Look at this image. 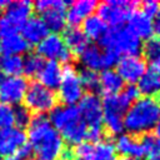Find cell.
Listing matches in <instances>:
<instances>
[{"label": "cell", "instance_id": "cell-46", "mask_svg": "<svg viewBox=\"0 0 160 160\" xmlns=\"http://www.w3.org/2000/svg\"><path fill=\"white\" fill-rule=\"evenodd\" d=\"M30 160H40V159H30Z\"/></svg>", "mask_w": 160, "mask_h": 160}, {"label": "cell", "instance_id": "cell-27", "mask_svg": "<svg viewBox=\"0 0 160 160\" xmlns=\"http://www.w3.org/2000/svg\"><path fill=\"white\" fill-rule=\"evenodd\" d=\"M84 34L88 36V39L91 40H96V41H101V39L105 36V34L108 32L109 28L108 25L96 15L92 14L90 16H88L84 21H82V29Z\"/></svg>", "mask_w": 160, "mask_h": 160}, {"label": "cell", "instance_id": "cell-15", "mask_svg": "<svg viewBox=\"0 0 160 160\" xmlns=\"http://www.w3.org/2000/svg\"><path fill=\"white\" fill-rule=\"evenodd\" d=\"M115 148L110 140H100L98 142L84 141L76 145L74 155L80 160H109L114 158Z\"/></svg>", "mask_w": 160, "mask_h": 160}, {"label": "cell", "instance_id": "cell-9", "mask_svg": "<svg viewBox=\"0 0 160 160\" xmlns=\"http://www.w3.org/2000/svg\"><path fill=\"white\" fill-rule=\"evenodd\" d=\"M68 2L62 0H38L32 4L35 10L42 14L41 20L48 28L49 32L58 34L64 30L66 25V8Z\"/></svg>", "mask_w": 160, "mask_h": 160}, {"label": "cell", "instance_id": "cell-5", "mask_svg": "<svg viewBox=\"0 0 160 160\" xmlns=\"http://www.w3.org/2000/svg\"><path fill=\"white\" fill-rule=\"evenodd\" d=\"M102 101V122L111 135H121L124 131V116L131 102L120 91L115 95H105Z\"/></svg>", "mask_w": 160, "mask_h": 160}, {"label": "cell", "instance_id": "cell-11", "mask_svg": "<svg viewBox=\"0 0 160 160\" xmlns=\"http://www.w3.org/2000/svg\"><path fill=\"white\" fill-rule=\"evenodd\" d=\"M79 56L84 69H89L96 72L99 70L104 71L112 69V66L116 65L119 60V56L114 51L95 44H89Z\"/></svg>", "mask_w": 160, "mask_h": 160}, {"label": "cell", "instance_id": "cell-44", "mask_svg": "<svg viewBox=\"0 0 160 160\" xmlns=\"http://www.w3.org/2000/svg\"><path fill=\"white\" fill-rule=\"evenodd\" d=\"M1 79H2V74L0 72V80H1Z\"/></svg>", "mask_w": 160, "mask_h": 160}, {"label": "cell", "instance_id": "cell-30", "mask_svg": "<svg viewBox=\"0 0 160 160\" xmlns=\"http://www.w3.org/2000/svg\"><path fill=\"white\" fill-rule=\"evenodd\" d=\"M44 61L45 60L38 54H28L25 58H22V72L29 76H36Z\"/></svg>", "mask_w": 160, "mask_h": 160}, {"label": "cell", "instance_id": "cell-34", "mask_svg": "<svg viewBox=\"0 0 160 160\" xmlns=\"http://www.w3.org/2000/svg\"><path fill=\"white\" fill-rule=\"evenodd\" d=\"M14 125V108L0 102V130L8 129Z\"/></svg>", "mask_w": 160, "mask_h": 160}, {"label": "cell", "instance_id": "cell-13", "mask_svg": "<svg viewBox=\"0 0 160 160\" xmlns=\"http://www.w3.org/2000/svg\"><path fill=\"white\" fill-rule=\"evenodd\" d=\"M29 82L21 76H5L0 80V102L8 105H19L25 96Z\"/></svg>", "mask_w": 160, "mask_h": 160}, {"label": "cell", "instance_id": "cell-12", "mask_svg": "<svg viewBox=\"0 0 160 160\" xmlns=\"http://www.w3.org/2000/svg\"><path fill=\"white\" fill-rule=\"evenodd\" d=\"M38 55L42 59L55 62H68L71 59V52L64 42L62 36L59 34L49 32L38 44Z\"/></svg>", "mask_w": 160, "mask_h": 160}, {"label": "cell", "instance_id": "cell-6", "mask_svg": "<svg viewBox=\"0 0 160 160\" xmlns=\"http://www.w3.org/2000/svg\"><path fill=\"white\" fill-rule=\"evenodd\" d=\"M32 2L29 0L10 1L2 14H0V36L16 34L31 18Z\"/></svg>", "mask_w": 160, "mask_h": 160}, {"label": "cell", "instance_id": "cell-37", "mask_svg": "<svg viewBox=\"0 0 160 160\" xmlns=\"http://www.w3.org/2000/svg\"><path fill=\"white\" fill-rule=\"evenodd\" d=\"M31 154H32V149H31L30 144L26 142L21 148H19V150L15 152V155L12 158L16 159V160H30Z\"/></svg>", "mask_w": 160, "mask_h": 160}, {"label": "cell", "instance_id": "cell-23", "mask_svg": "<svg viewBox=\"0 0 160 160\" xmlns=\"http://www.w3.org/2000/svg\"><path fill=\"white\" fill-rule=\"evenodd\" d=\"M99 89L105 95H115L124 89V81L116 70L108 69L99 74Z\"/></svg>", "mask_w": 160, "mask_h": 160}, {"label": "cell", "instance_id": "cell-26", "mask_svg": "<svg viewBox=\"0 0 160 160\" xmlns=\"http://www.w3.org/2000/svg\"><path fill=\"white\" fill-rule=\"evenodd\" d=\"M28 49H29V44L19 32L5 35L1 36L0 39V50L2 54L21 56L22 52L28 51Z\"/></svg>", "mask_w": 160, "mask_h": 160}, {"label": "cell", "instance_id": "cell-43", "mask_svg": "<svg viewBox=\"0 0 160 160\" xmlns=\"http://www.w3.org/2000/svg\"><path fill=\"white\" fill-rule=\"evenodd\" d=\"M5 160H16V159H14V158H6Z\"/></svg>", "mask_w": 160, "mask_h": 160}, {"label": "cell", "instance_id": "cell-33", "mask_svg": "<svg viewBox=\"0 0 160 160\" xmlns=\"http://www.w3.org/2000/svg\"><path fill=\"white\" fill-rule=\"evenodd\" d=\"M30 120H31L30 111L25 106L16 105L14 108V124L16 125V128L22 129L24 126H28Z\"/></svg>", "mask_w": 160, "mask_h": 160}, {"label": "cell", "instance_id": "cell-8", "mask_svg": "<svg viewBox=\"0 0 160 160\" xmlns=\"http://www.w3.org/2000/svg\"><path fill=\"white\" fill-rule=\"evenodd\" d=\"M25 108L29 111H35L38 115L51 112L58 104V95L52 89L34 81L29 84L24 96Z\"/></svg>", "mask_w": 160, "mask_h": 160}, {"label": "cell", "instance_id": "cell-49", "mask_svg": "<svg viewBox=\"0 0 160 160\" xmlns=\"http://www.w3.org/2000/svg\"><path fill=\"white\" fill-rule=\"evenodd\" d=\"M0 160H2V159H1V155H0Z\"/></svg>", "mask_w": 160, "mask_h": 160}, {"label": "cell", "instance_id": "cell-1", "mask_svg": "<svg viewBox=\"0 0 160 160\" xmlns=\"http://www.w3.org/2000/svg\"><path fill=\"white\" fill-rule=\"evenodd\" d=\"M26 139L32 152L40 160H58L62 152L64 140L54 129L50 120L45 115H35L28 125Z\"/></svg>", "mask_w": 160, "mask_h": 160}, {"label": "cell", "instance_id": "cell-16", "mask_svg": "<svg viewBox=\"0 0 160 160\" xmlns=\"http://www.w3.org/2000/svg\"><path fill=\"white\" fill-rule=\"evenodd\" d=\"M146 69V61L144 58L140 55H129L119 58L115 70L124 82L126 81L128 84H134L139 81Z\"/></svg>", "mask_w": 160, "mask_h": 160}, {"label": "cell", "instance_id": "cell-10", "mask_svg": "<svg viewBox=\"0 0 160 160\" xmlns=\"http://www.w3.org/2000/svg\"><path fill=\"white\" fill-rule=\"evenodd\" d=\"M56 95L64 105H75L84 96V86L80 80V74L72 65H65L62 68V75Z\"/></svg>", "mask_w": 160, "mask_h": 160}, {"label": "cell", "instance_id": "cell-29", "mask_svg": "<svg viewBox=\"0 0 160 160\" xmlns=\"http://www.w3.org/2000/svg\"><path fill=\"white\" fill-rule=\"evenodd\" d=\"M145 160H160V139L152 134H145L141 139Z\"/></svg>", "mask_w": 160, "mask_h": 160}, {"label": "cell", "instance_id": "cell-3", "mask_svg": "<svg viewBox=\"0 0 160 160\" xmlns=\"http://www.w3.org/2000/svg\"><path fill=\"white\" fill-rule=\"evenodd\" d=\"M160 114V104L154 98H139L126 110L124 116V130L130 135L148 134L156 125Z\"/></svg>", "mask_w": 160, "mask_h": 160}, {"label": "cell", "instance_id": "cell-35", "mask_svg": "<svg viewBox=\"0 0 160 160\" xmlns=\"http://www.w3.org/2000/svg\"><path fill=\"white\" fill-rule=\"evenodd\" d=\"M141 11L146 16L152 19L160 11V4H159V1H155V0H145L141 4Z\"/></svg>", "mask_w": 160, "mask_h": 160}, {"label": "cell", "instance_id": "cell-40", "mask_svg": "<svg viewBox=\"0 0 160 160\" xmlns=\"http://www.w3.org/2000/svg\"><path fill=\"white\" fill-rule=\"evenodd\" d=\"M152 69H154V70H156V71L160 74V56H159V58L152 62Z\"/></svg>", "mask_w": 160, "mask_h": 160}, {"label": "cell", "instance_id": "cell-39", "mask_svg": "<svg viewBox=\"0 0 160 160\" xmlns=\"http://www.w3.org/2000/svg\"><path fill=\"white\" fill-rule=\"evenodd\" d=\"M155 135L160 139V114H159V118H158V121H156V125H155Z\"/></svg>", "mask_w": 160, "mask_h": 160}, {"label": "cell", "instance_id": "cell-28", "mask_svg": "<svg viewBox=\"0 0 160 160\" xmlns=\"http://www.w3.org/2000/svg\"><path fill=\"white\" fill-rule=\"evenodd\" d=\"M0 72L6 76H16L22 72V58L20 55H0Z\"/></svg>", "mask_w": 160, "mask_h": 160}, {"label": "cell", "instance_id": "cell-42", "mask_svg": "<svg viewBox=\"0 0 160 160\" xmlns=\"http://www.w3.org/2000/svg\"><path fill=\"white\" fill-rule=\"evenodd\" d=\"M119 160H131V159H128V158H121V159H119Z\"/></svg>", "mask_w": 160, "mask_h": 160}, {"label": "cell", "instance_id": "cell-17", "mask_svg": "<svg viewBox=\"0 0 160 160\" xmlns=\"http://www.w3.org/2000/svg\"><path fill=\"white\" fill-rule=\"evenodd\" d=\"M28 142L26 134L19 128H8L0 130V155L12 158L24 144Z\"/></svg>", "mask_w": 160, "mask_h": 160}, {"label": "cell", "instance_id": "cell-38", "mask_svg": "<svg viewBox=\"0 0 160 160\" xmlns=\"http://www.w3.org/2000/svg\"><path fill=\"white\" fill-rule=\"evenodd\" d=\"M152 34H155L156 38L160 40V11L152 19Z\"/></svg>", "mask_w": 160, "mask_h": 160}, {"label": "cell", "instance_id": "cell-48", "mask_svg": "<svg viewBox=\"0 0 160 160\" xmlns=\"http://www.w3.org/2000/svg\"><path fill=\"white\" fill-rule=\"evenodd\" d=\"M159 101H160V94H159Z\"/></svg>", "mask_w": 160, "mask_h": 160}, {"label": "cell", "instance_id": "cell-18", "mask_svg": "<svg viewBox=\"0 0 160 160\" xmlns=\"http://www.w3.org/2000/svg\"><path fill=\"white\" fill-rule=\"evenodd\" d=\"M115 151L122 155V158H128L131 160H140L144 158V149L141 140L136 139L130 134H121L116 138L114 144Z\"/></svg>", "mask_w": 160, "mask_h": 160}, {"label": "cell", "instance_id": "cell-7", "mask_svg": "<svg viewBox=\"0 0 160 160\" xmlns=\"http://www.w3.org/2000/svg\"><path fill=\"white\" fill-rule=\"evenodd\" d=\"M138 2L130 0H106L98 4V16L109 26H122L130 15L136 10Z\"/></svg>", "mask_w": 160, "mask_h": 160}, {"label": "cell", "instance_id": "cell-20", "mask_svg": "<svg viewBox=\"0 0 160 160\" xmlns=\"http://www.w3.org/2000/svg\"><path fill=\"white\" fill-rule=\"evenodd\" d=\"M62 75V68L59 62L45 60L40 71L38 72V82L42 84L49 89H58Z\"/></svg>", "mask_w": 160, "mask_h": 160}, {"label": "cell", "instance_id": "cell-14", "mask_svg": "<svg viewBox=\"0 0 160 160\" xmlns=\"http://www.w3.org/2000/svg\"><path fill=\"white\" fill-rule=\"evenodd\" d=\"M79 112L88 129L102 128V101L95 92L85 94L79 101Z\"/></svg>", "mask_w": 160, "mask_h": 160}, {"label": "cell", "instance_id": "cell-47", "mask_svg": "<svg viewBox=\"0 0 160 160\" xmlns=\"http://www.w3.org/2000/svg\"><path fill=\"white\" fill-rule=\"evenodd\" d=\"M109 160H115V159H114V158H112V159H109Z\"/></svg>", "mask_w": 160, "mask_h": 160}, {"label": "cell", "instance_id": "cell-22", "mask_svg": "<svg viewBox=\"0 0 160 160\" xmlns=\"http://www.w3.org/2000/svg\"><path fill=\"white\" fill-rule=\"evenodd\" d=\"M128 21L129 30L140 40L149 39L152 35V19L146 16L141 10H135Z\"/></svg>", "mask_w": 160, "mask_h": 160}, {"label": "cell", "instance_id": "cell-36", "mask_svg": "<svg viewBox=\"0 0 160 160\" xmlns=\"http://www.w3.org/2000/svg\"><path fill=\"white\" fill-rule=\"evenodd\" d=\"M121 92H122V95L132 104L136 99H139V90H138V88H136V85H134V84H129L128 86H125L122 90H121Z\"/></svg>", "mask_w": 160, "mask_h": 160}, {"label": "cell", "instance_id": "cell-31", "mask_svg": "<svg viewBox=\"0 0 160 160\" xmlns=\"http://www.w3.org/2000/svg\"><path fill=\"white\" fill-rule=\"evenodd\" d=\"M144 56L146 60L154 62L160 56V40L158 38H149L141 46Z\"/></svg>", "mask_w": 160, "mask_h": 160}, {"label": "cell", "instance_id": "cell-4", "mask_svg": "<svg viewBox=\"0 0 160 160\" xmlns=\"http://www.w3.org/2000/svg\"><path fill=\"white\" fill-rule=\"evenodd\" d=\"M100 46L114 51L118 56L139 55L141 50V40L134 35L128 26H118L108 30L100 41Z\"/></svg>", "mask_w": 160, "mask_h": 160}, {"label": "cell", "instance_id": "cell-24", "mask_svg": "<svg viewBox=\"0 0 160 160\" xmlns=\"http://www.w3.org/2000/svg\"><path fill=\"white\" fill-rule=\"evenodd\" d=\"M139 94H142L146 98H152L154 95L160 94V74L152 68L146 69L144 75L139 79L136 85Z\"/></svg>", "mask_w": 160, "mask_h": 160}, {"label": "cell", "instance_id": "cell-21", "mask_svg": "<svg viewBox=\"0 0 160 160\" xmlns=\"http://www.w3.org/2000/svg\"><path fill=\"white\" fill-rule=\"evenodd\" d=\"M20 30L21 36L26 40V42L35 45H38L49 34V30L45 26L44 21L41 20V18L38 16H31L29 20H26V22L22 25Z\"/></svg>", "mask_w": 160, "mask_h": 160}, {"label": "cell", "instance_id": "cell-2", "mask_svg": "<svg viewBox=\"0 0 160 160\" xmlns=\"http://www.w3.org/2000/svg\"><path fill=\"white\" fill-rule=\"evenodd\" d=\"M49 120L62 140L70 145H79L86 141L88 126L76 105L55 106L50 112Z\"/></svg>", "mask_w": 160, "mask_h": 160}, {"label": "cell", "instance_id": "cell-45", "mask_svg": "<svg viewBox=\"0 0 160 160\" xmlns=\"http://www.w3.org/2000/svg\"><path fill=\"white\" fill-rule=\"evenodd\" d=\"M72 160H80V159H78V158H74V159H72Z\"/></svg>", "mask_w": 160, "mask_h": 160}, {"label": "cell", "instance_id": "cell-41", "mask_svg": "<svg viewBox=\"0 0 160 160\" xmlns=\"http://www.w3.org/2000/svg\"><path fill=\"white\" fill-rule=\"evenodd\" d=\"M9 2L10 1H8V0H0V11H4L6 9V6L9 5Z\"/></svg>", "mask_w": 160, "mask_h": 160}, {"label": "cell", "instance_id": "cell-25", "mask_svg": "<svg viewBox=\"0 0 160 160\" xmlns=\"http://www.w3.org/2000/svg\"><path fill=\"white\" fill-rule=\"evenodd\" d=\"M64 42L68 46L69 51L71 54H76L80 55L84 49L89 45V39L88 36L84 34V31L78 26H70L68 30H65L64 32Z\"/></svg>", "mask_w": 160, "mask_h": 160}, {"label": "cell", "instance_id": "cell-19", "mask_svg": "<svg viewBox=\"0 0 160 160\" xmlns=\"http://www.w3.org/2000/svg\"><path fill=\"white\" fill-rule=\"evenodd\" d=\"M98 2L95 0H76L69 5L66 10V24L78 28L88 16L96 10Z\"/></svg>", "mask_w": 160, "mask_h": 160}, {"label": "cell", "instance_id": "cell-32", "mask_svg": "<svg viewBox=\"0 0 160 160\" xmlns=\"http://www.w3.org/2000/svg\"><path fill=\"white\" fill-rule=\"evenodd\" d=\"M79 74H80V80L84 89H88L90 92H94L96 89H99V74L96 71L84 69Z\"/></svg>", "mask_w": 160, "mask_h": 160}]
</instances>
